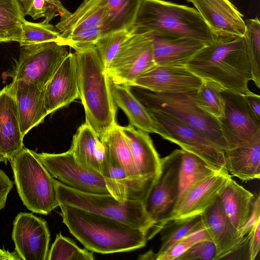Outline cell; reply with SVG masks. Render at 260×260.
I'll return each mask as SVG.
<instances>
[{"mask_svg":"<svg viewBox=\"0 0 260 260\" xmlns=\"http://www.w3.org/2000/svg\"><path fill=\"white\" fill-rule=\"evenodd\" d=\"M62 222L86 248L108 254L146 245L147 233L118 220L72 206L59 205Z\"/></svg>","mask_w":260,"mask_h":260,"instance_id":"obj_1","label":"cell"},{"mask_svg":"<svg viewBox=\"0 0 260 260\" xmlns=\"http://www.w3.org/2000/svg\"><path fill=\"white\" fill-rule=\"evenodd\" d=\"M186 67L202 79L243 94L250 92L251 64L245 37L205 45Z\"/></svg>","mask_w":260,"mask_h":260,"instance_id":"obj_2","label":"cell"},{"mask_svg":"<svg viewBox=\"0 0 260 260\" xmlns=\"http://www.w3.org/2000/svg\"><path fill=\"white\" fill-rule=\"evenodd\" d=\"M74 54L85 122L101 140L117 124V107L112 97L108 75L94 46L75 51Z\"/></svg>","mask_w":260,"mask_h":260,"instance_id":"obj_3","label":"cell"},{"mask_svg":"<svg viewBox=\"0 0 260 260\" xmlns=\"http://www.w3.org/2000/svg\"><path fill=\"white\" fill-rule=\"evenodd\" d=\"M132 30L196 40L206 45L214 36L196 9L162 0H142Z\"/></svg>","mask_w":260,"mask_h":260,"instance_id":"obj_4","label":"cell"},{"mask_svg":"<svg viewBox=\"0 0 260 260\" xmlns=\"http://www.w3.org/2000/svg\"><path fill=\"white\" fill-rule=\"evenodd\" d=\"M134 87L133 93L147 109L170 115L198 131L223 151L228 149L219 121L200 107L197 90L157 93Z\"/></svg>","mask_w":260,"mask_h":260,"instance_id":"obj_5","label":"cell"},{"mask_svg":"<svg viewBox=\"0 0 260 260\" xmlns=\"http://www.w3.org/2000/svg\"><path fill=\"white\" fill-rule=\"evenodd\" d=\"M10 161L17 192L27 209L47 215L59 206L55 179L34 151L23 147Z\"/></svg>","mask_w":260,"mask_h":260,"instance_id":"obj_6","label":"cell"},{"mask_svg":"<svg viewBox=\"0 0 260 260\" xmlns=\"http://www.w3.org/2000/svg\"><path fill=\"white\" fill-rule=\"evenodd\" d=\"M54 181L59 205L72 206L110 217L143 230L147 234L153 226L142 201H120L111 194L83 192L55 179Z\"/></svg>","mask_w":260,"mask_h":260,"instance_id":"obj_7","label":"cell"},{"mask_svg":"<svg viewBox=\"0 0 260 260\" xmlns=\"http://www.w3.org/2000/svg\"><path fill=\"white\" fill-rule=\"evenodd\" d=\"M181 149H176L160 158L158 177L144 202L145 210L153 223L147 240L160 232L171 216L178 195V177Z\"/></svg>","mask_w":260,"mask_h":260,"instance_id":"obj_8","label":"cell"},{"mask_svg":"<svg viewBox=\"0 0 260 260\" xmlns=\"http://www.w3.org/2000/svg\"><path fill=\"white\" fill-rule=\"evenodd\" d=\"M147 109L157 124V134L200 157L217 171H227L223 151L204 135L170 115Z\"/></svg>","mask_w":260,"mask_h":260,"instance_id":"obj_9","label":"cell"},{"mask_svg":"<svg viewBox=\"0 0 260 260\" xmlns=\"http://www.w3.org/2000/svg\"><path fill=\"white\" fill-rule=\"evenodd\" d=\"M67 46L56 42L22 46L8 75L13 80L46 86L69 54Z\"/></svg>","mask_w":260,"mask_h":260,"instance_id":"obj_10","label":"cell"},{"mask_svg":"<svg viewBox=\"0 0 260 260\" xmlns=\"http://www.w3.org/2000/svg\"><path fill=\"white\" fill-rule=\"evenodd\" d=\"M155 64L150 38L132 30L106 72L114 82L128 86Z\"/></svg>","mask_w":260,"mask_h":260,"instance_id":"obj_11","label":"cell"},{"mask_svg":"<svg viewBox=\"0 0 260 260\" xmlns=\"http://www.w3.org/2000/svg\"><path fill=\"white\" fill-rule=\"evenodd\" d=\"M35 153L51 176L63 185L85 192L110 194L102 175L78 163L70 149L60 153Z\"/></svg>","mask_w":260,"mask_h":260,"instance_id":"obj_12","label":"cell"},{"mask_svg":"<svg viewBox=\"0 0 260 260\" xmlns=\"http://www.w3.org/2000/svg\"><path fill=\"white\" fill-rule=\"evenodd\" d=\"M224 116L219 118L228 149L241 145L260 133V119L249 106L245 94L223 88Z\"/></svg>","mask_w":260,"mask_h":260,"instance_id":"obj_13","label":"cell"},{"mask_svg":"<svg viewBox=\"0 0 260 260\" xmlns=\"http://www.w3.org/2000/svg\"><path fill=\"white\" fill-rule=\"evenodd\" d=\"M12 238L21 260H47L50 234L43 219L19 213L13 221Z\"/></svg>","mask_w":260,"mask_h":260,"instance_id":"obj_14","label":"cell"},{"mask_svg":"<svg viewBox=\"0 0 260 260\" xmlns=\"http://www.w3.org/2000/svg\"><path fill=\"white\" fill-rule=\"evenodd\" d=\"M202 83V79L186 66L155 64L128 86L157 93H179L197 90Z\"/></svg>","mask_w":260,"mask_h":260,"instance_id":"obj_15","label":"cell"},{"mask_svg":"<svg viewBox=\"0 0 260 260\" xmlns=\"http://www.w3.org/2000/svg\"><path fill=\"white\" fill-rule=\"evenodd\" d=\"M191 3L212 32L214 41L244 35L243 16L229 0H192Z\"/></svg>","mask_w":260,"mask_h":260,"instance_id":"obj_16","label":"cell"},{"mask_svg":"<svg viewBox=\"0 0 260 260\" xmlns=\"http://www.w3.org/2000/svg\"><path fill=\"white\" fill-rule=\"evenodd\" d=\"M8 86L16 104L20 131L24 137L49 114L45 104L46 86L19 80H13Z\"/></svg>","mask_w":260,"mask_h":260,"instance_id":"obj_17","label":"cell"},{"mask_svg":"<svg viewBox=\"0 0 260 260\" xmlns=\"http://www.w3.org/2000/svg\"><path fill=\"white\" fill-rule=\"evenodd\" d=\"M79 98L76 57L69 53L46 85L45 107L49 114Z\"/></svg>","mask_w":260,"mask_h":260,"instance_id":"obj_18","label":"cell"},{"mask_svg":"<svg viewBox=\"0 0 260 260\" xmlns=\"http://www.w3.org/2000/svg\"><path fill=\"white\" fill-rule=\"evenodd\" d=\"M200 215L203 226L216 246V260L221 259L243 240L245 236L242 237L232 223L218 196Z\"/></svg>","mask_w":260,"mask_h":260,"instance_id":"obj_19","label":"cell"},{"mask_svg":"<svg viewBox=\"0 0 260 260\" xmlns=\"http://www.w3.org/2000/svg\"><path fill=\"white\" fill-rule=\"evenodd\" d=\"M100 174L110 194L120 201L138 200L144 202L156 181L130 177L107 153Z\"/></svg>","mask_w":260,"mask_h":260,"instance_id":"obj_20","label":"cell"},{"mask_svg":"<svg viewBox=\"0 0 260 260\" xmlns=\"http://www.w3.org/2000/svg\"><path fill=\"white\" fill-rule=\"evenodd\" d=\"M16 104L8 85L0 91V162L7 164L24 147Z\"/></svg>","mask_w":260,"mask_h":260,"instance_id":"obj_21","label":"cell"},{"mask_svg":"<svg viewBox=\"0 0 260 260\" xmlns=\"http://www.w3.org/2000/svg\"><path fill=\"white\" fill-rule=\"evenodd\" d=\"M150 38L156 64L186 66L206 44L187 38H174L145 33Z\"/></svg>","mask_w":260,"mask_h":260,"instance_id":"obj_22","label":"cell"},{"mask_svg":"<svg viewBox=\"0 0 260 260\" xmlns=\"http://www.w3.org/2000/svg\"><path fill=\"white\" fill-rule=\"evenodd\" d=\"M230 177L227 171H222L198 184L188 192L166 223L175 219L201 214L215 201Z\"/></svg>","mask_w":260,"mask_h":260,"instance_id":"obj_23","label":"cell"},{"mask_svg":"<svg viewBox=\"0 0 260 260\" xmlns=\"http://www.w3.org/2000/svg\"><path fill=\"white\" fill-rule=\"evenodd\" d=\"M120 128L128 142L139 175L146 178L157 179L160 158L148 134L135 128L130 123Z\"/></svg>","mask_w":260,"mask_h":260,"instance_id":"obj_24","label":"cell"},{"mask_svg":"<svg viewBox=\"0 0 260 260\" xmlns=\"http://www.w3.org/2000/svg\"><path fill=\"white\" fill-rule=\"evenodd\" d=\"M231 176L243 181L260 178V133L246 143L223 151Z\"/></svg>","mask_w":260,"mask_h":260,"instance_id":"obj_25","label":"cell"},{"mask_svg":"<svg viewBox=\"0 0 260 260\" xmlns=\"http://www.w3.org/2000/svg\"><path fill=\"white\" fill-rule=\"evenodd\" d=\"M107 17L106 0H84L77 10L55 26L65 40L82 30L104 25Z\"/></svg>","mask_w":260,"mask_h":260,"instance_id":"obj_26","label":"cell"},{"mask_svg":"<svg viewBox=\"0 0 260 260\" xmlns=\"http://www.w3.org/2000/svg\"><path fill=\"white\" fill-rule=\"evenodd\" d=\"M108 81L113 100L127 117L129 123L147 133H157V126L146 108L131 90L129 86Z\"/></svg>","mask_w":260,"mask_h":260,"instance_id":"obj_27","label":"cell"},{"mask_svg":"<svg viewBox=\"0 0 260 260\" xmlns=\"http://www.w3.org/2000/svg\"><path fill=\"white\" fill-rule=\"evenodd\" d=\"M218 197L226 215L240 232L252 212L253 194L232 179L231 176L220 190Z\"/></svg>","mask_w":260,"mask_h":260,"instance_id":"obj_28","label":"cell"},{"mask_svg":"<svg viewBox=\"0 0 260 260\" xmlns=\"http://www.w3.org/2000/svg\"><path fill=\"white\" fill-rule=\"evenodd\" d=\"M70 150L78 163L100 173L107 156L106 149L101 140L86 122L74 135Z\"/></svg>","mask_w":260,"mask_h":260,"instance_id":"obj_29","label":"cell"},{"mask_svg":"<svg viewBox=\"0 0 260 260\" xmlns=\"http://www.w3.org/2000/svg\"><path fill=\"white\" fill-rule=\"evenodd\" d=\"M219 172L200 157L181 149L178 198L172 214L166 221L163 227L174 214L185 197L192 189Z\"/></svg>","mask_w":260,"mask_h":260,"instance_id":"obj_30","label":"cell"},{"mask_svg":"<svg viewBox=\"0 0 260 260\" xmlns=\"http://www.w3.org/2000/svg\"><path fill=\"white\" fill-rule=\"evenodd\" d=\"M108 155L118 164L131 178L146 179L141 177L135 164L128 142L117 124L110 129L101 139Z\"/></svg>","mask_w":260,"mask_h":260,"instance_id":"obj_31","label":"cell"},{"mask_svg":"<svg viewBox=\"0 0 260 260\" xmlns=\"http://www.w3.org/2000/svg\"><path fill=\"white\" fill-rule=\"evenodd\" d=\"M107 17L105 33L132 30L142 0H106Z\"/></svg>","mask_w":260,"mask_h":260,"instance_id":"obj_32","label":"cell"},{"mask_svg":"<svg viewBox=\"0 0 260 260\" xmlns=\"http://www.w3.org/2000/svg\"><path fill=\"white\" fill-rule=\"evenodd\" d=\"M19 0H0V42H19L25 19Z\"/></svg>","mask_w":260,"mask_h":260,"instance_id":"obj_33","label":"cell"},{"mask_svg":"<svg viewBox=\"0 0 260 260\" xmlns=\"http://www.w3.org/2000/svg\"><path fill=\"white\" fill-rule=\"evenodd\" d=\"M203 228L200 214L177 219L168 222L161 230L163 231L161 234L162 243L156 253V257L176 241Z\"/></svg>","mask_w":260,"mask_h":260,"instance_id":"obj_34","label":"cell"},{"mask_svg":"<svg viewBox=\"0 0 260 260\" xmlns=\"http://www.w3.org/2000/svg\"><path fill=\"white\" fill-rule=\"evenodd\" d=\"M21 29L18 42L21 47L48 42H56L66 45L65 40L55 26L44 21L35 23L24 19Z\"/></svg>","mask_w":260,"mask_h":260,"instance_id":"obj_35","label":"cell"},{"mask_svg":"<svg viewBox=\"0 0 260 260\" xmlns=\"http://www.w3.org/2000/svg\"><path fill=\"white\" fill-rule=\"evenodd\" d=\"M24 16L29 15L34 20L44 18L49 23L56 16L60 19L69 16L71 12L66 9L60 0H19Z\"/></svg>","mask_w":260,"mask_h":260,"instance_id":"obj_36","label":"cell"},{"mask_svg":"<svg viewBox=\"0 0 260 260\" xmlns=\"http://www.w3.org/2000/svg\"><path fill=\"white\" fill-rule=\"evenodd\" d=\"M223 88L213 81L202 79V83L197 90L200 107L217 119L224 116L225 102L221 93Z\"/></svg>","mask_w":260,"mask_h":260,"instance_id":"obj_37","label":"cell"},{"mask_svg":"<svg viewBox=\"0 0 260 260\" xmlns=\"http://www.w3.org/2000/svg\"><path fill=\"white\" fill-rule=\"evenodd\" d=\"M245 37L251 64L252 80L260 88V22L256 17L246 19Z\"/></svg>","mask_w":260,"mask_h":260,"instance_id":"obj_38","label":"cell"},{"mask_svg":"<svg viewBox=\"0 0 260 260\" xmlns=\"http://www.w3.org/2000/svg\"><path fill=\"white\" fill-rule=\"evenodd\" d=\"M131 30H121L106 33L96 41L94 47L106 71Z\"/></svg>","mask_w":260,"mask_h":260,"instance_id":"obj_39","label":"cell"},{"mask_svg":"<svg viewBox=\"0 0 260 260\" xmlns=\"http://www.w3.org/2000/svg\"><path fill=\"white\" fill-rule=\"evenodd\" d=\"M93 253L79 248L70 239L58 234L48 251L47 260H93Z\"/></svg>","mask_w":260,"mask_h":260,"instance_id":"obj_40","label":"cell"},{"mask_svg":"<svg viewBox=\"0 0 260 260\" xmlns=\"http://www.w3.org/2000/svg\"><path fill=\"white\" fill-rule=\"evenodd\" d=\"M204 240L211 241L204 227L176 241L164 252L158 255L156 260L176 259L194 244Z\"/></svg>","mask_w":260,"mask_h":260,"instance_id":"obj_41","label":"cell"},{"mask_svg":"<svg viewBox=\"0 0 260 260\" xmlns=\"http://www.w3.org/2000/svg\"><path fill=\"white\" fill-rule=\"evenodd\" d=\"M104 33L103 25L85 29L65 40V45L72 47L75 51L93 47L96 41Z\"/></svg>","mask_w":260,"mask_h":260,"instance_id":"obj_42","label":"cell"},{"mask_svg":"<svg viewBox=\"0 0 260 260\" xmlns=\"http://www.w3.org/2000/svg\"><path fill=\"white\" fill-rule=\"evenodd\" d=\"M217 250L211 240L200 241L189 248L177 260H216Z\"/></svg>","mask_w":260,"mask_h":260,"instance_id":"obj_43","label":"cell"},{"mask_svg":"<svg viewBox=\"0 0 260 260\" xmlns=\"http://www.w3.org/2000/svg\"><path fill=\"white\" fill-rule=\"evenodd\" d=\"M249 260H254L260 248V219L253 226L249 233Z\"/></svg>","mask_w":260,"mask_h":260,"instance_id":"obj_44","label":"cell"},{"mask_svg":"<svg viewBox=\"0 0 260 260\" xmlns=\"http://www.w3.org/2000/svg\"><path fill=\"white\" fill-rule=\"evenodd\" d=\"M260 219V196L258 194L254 198L251 215L247 221L240 230V233L242 237L248 234L253 226Z\"/></svg>","mask_w":260,"mask_h":260,"instance_id":"obj_45","label":"cell"},{"mask_svg":"<svg viewBox=\"0 0 260 260\" xmlns=\"http://www.w3.org/2000/svg\"><path fill=\"white\" fill-rule=\"evenodd\" d=\"M14 182L0 169V210L5 208L8 194Z\"/></svg>","mask_w":260,"mask_h":260,"instance_id":"obj_46","label":"cell"},{"mask_svg":"<svg viewBox=\"0 0 260 260\" xmlns=\"http://www.w3.org/2000/svg\"><path fill=\"white\" fill-rule=\"evenodd\" d=\"M245 96L252 111L260 119V96L250 91L245 94Z\"/></svg>","mask_w":260,"mask_h":260,"instance_id":"obj_47","label":"cell"},{"mask_svg":"<svg viewBox=\"0 0 260 260\" xmlns=\"http://www.w3.org/2000/svg\"><path fill=\"white\" fill-rule=\"evenodd\" d=\"M21 260L16 251L9 252L4 249H0V260Z\"/></svg>","mask_w":260,"mask_h":260,"instance_id":"obj_48","label":"cell"},{"mask_svg":"<svg viewBox=\"0 0 260 260\" xmlns=\"http://www.w3.org/2000/svg\"><path fill=\"white\" fill-rule=\"evenodd\" d=\"M139 259H155L156 260V253L152 250L148 251L145 253L141 255L139 257Z\"/></svg>","mask_w":260,"mask_h":260,"instance_id":"obj_49","label":"cell"},{"mask_svg":"<svg viewBox=\"0 0 260 260\" xmlns=\"http://www.w3.org/2000/svg\"><path fill=\"white\" fill-rule=\"evenodd\" d=\"M191 1H192V0H186V1H187V2H191Z\"/></svg>","mask_w":260,"mask_h":260,"instance_id":"obj_50","label":"cell"},{"mask_svg":"<svg viewBox=\"0 0 260 260\" xmlns=\"http://www.w3.org/2000/svg\"><path fill=\"white\" fill-rule=\"evenodd\" d=\"M1 249V248H0Z\"/></svg>","mask_w":260,"mask_h":260,"instance_id":"obj_51","label":"cell"}]
</instances>
